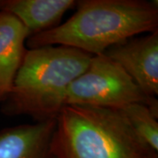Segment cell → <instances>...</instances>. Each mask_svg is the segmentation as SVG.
<instances>
[{
    "label": "cell",
    "instance_id": "cell-1",
    "mask_svg": "<svg viewBox=\"0 0 158 158\" xmlns=\"http://www.w3.org/2000/svg\"><path fill=\"white\" fill-rule=\"evenodd\" d=\"M77 11L55 28L30 36L29 49L43 46L71 47L90 56L142 33L158 30V6L146 0H79Z\"/></svg>",
    "mask_w": 158,
    "mask_h": 158
},
{
    "label": "cell",
    "instance_id": "cell-2",
    "mask_svg": "<svg viewBox=\"0 0 158 158\" xmlns=\"http://www.w3.org/2000/svg\"><path fill=\"white\" fill-rule=\"evenodd\" d=\"M91 57L67 46L27 49L2 112L7 116L28 115L35 121L56 118L64 106L68 87L87 69Z\"/></svg>",
    "mask_w": 158,
    "mask_h": 158
},
{
    "label": "cell",
    "instance_id": "cell-3",
    "mask_svg": "<svg viewBox=\"0 0 158 158\" xmlns=\"http://www.w3.org/2000/svg\"><path fill=\"white\" fill-rule=\"evenodd\" d=\"M56 158H155L119 110L66 106L56 117L51 140Z\"/></svg>",
    "mask_w": 158,
    "mask_h": 158
},
{
    "label": "cell",
    "instance_id": "cell-4",
    "mask_svg": "<svg viewBox=\"0 0 158 158\" xmlns=\"http://www.w3.org/2000/svg\"><path fill=\"white\" fill-rule=\"evenodd\" d=\"M132 103L158 113L157 98L147 97L125 70L105 55L91 57L87 69L69 85L64 106H82L119 110Z\"/></svg>",
    "mask_w": 158,
    "mask_h": 158
},
{
    "label": "cell",
    "instance_id": "cell-5",
    "mask_svg": "<svg viewBox=\"0 0 158 158\" xmlns=\"http://www.w3.org/2000/svg\"><path fill=\"white\" fill-rule=\"evenodd\" d=\"M103 55L125 70L148 98L158 95V30L112 46Z\"/></svg>",
    "mask_w": 158,
    "mask_h": 158
},
{
    "label": "cell",
    "instance_id": "cell-6",
    "mask_svg": "<svg viewBox=\"0 0 158 158\" xmlns=\"http://www.w3.org/2000/svg\"><path fill=\"white\" fill-rule=\"evenodd\" d=\"M56 118L0 130V158H56L51 140Z\"/></svg>",
    "mask_w": 158,
    "mask_h": 158
},
{
    "label": "cell",
    "instance_id": "cell-7",
    "mask_svg": "<svg viewBox=\"0 0 158 158\" xmlns=\"http://www.w3.org/2000/svg\"><path fill=\"white\" fill-rule=\"evenodd\" d=\"M30 34L18 19L0 11V104L11 92L26 55Z\"/></svg>",
    "mask_w": 158,
    "mask_h": 158
},
{
    "label": "cell",
    "instance_id": "cell-8",
    "mask_svg": "<svg viewBox=\"0 0 158 158\" xmlns=\"http://www.w3.org/2000/svg\"><path fill=\"white\" fill-rule=\"evenodd\" d=\"M77 4L76 0H0V11L18 19L32 36L58 27Z\"/></svg>",
    "mask_w": 158,
    "mask_h": 158
},
{
    "label": "cell",
    "instance_id": "cell-9",
    "mask_svg": "<svg viewBox=\"0 0 158 158\" xmlns=\"http://www.w3.org/2000/svg\"><path fill=\"white\" fill-rule=\"evenodd\" d=\"M141 145L158 158V113L147 105L132 103L119 109Z\"/></svg>",
    "mask_w": 158,
    "mask_h": 158
}]
</instances>
